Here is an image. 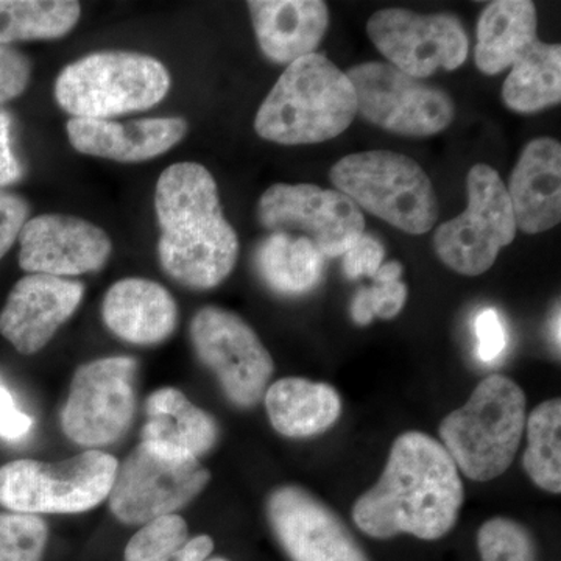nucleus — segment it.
Instances as JSON below:
<instances>
[{
  "label": "nucleus",
  "mask_w": 561,
  "mask_h": 561,
  "mask_svg": "<svg viewBox=\"0 0 561 561\" xmlns=\"http://www.w3.org/2000/svg\"><path fill=\"white\" fill-rule=\"evenodd\" d=\"M463 501L459 468L442 443L405 432L391 445L378 483L354 504L353 519L376 540L398 535L440 540L456 526Z\"/></svg>",
  "instance_id": "1"
},
{
  "label": "nucleus",
  "mask_w": 561,
  "mask_h": 561,
  "mask_svg": "<svg viewBox=\"0 0 561 561\" xmlns=\"http://www.w3.org/2000/svg\"><path fill=\"white\" fill-rule=\"evenodd\" d=\"M161 227L162 268L181 286L208 290L234 271L239 239L221 210L219 190L208 169L179 162L165 169L154 191Z\"/></svg>",
  "instance_id": "2"
},
{
  "label": "nucleus",
  "mask_w": 561,
  "mask_h": 561,
  "mask_svg": "<svg viewBox=\"0 0 561 561\" xmlns=\"http://www.w3.org/2000/svg\"><path fill=\"white\" fill-rule=\"evenodd\" d=\"M357 114L356 92L324 55L290 62L262 102L254 131L283 146H305L337 138Z\"/></svg>",
  "instance_id": "3"
},
{
  "label": "nucleus",
  "mask_w": 561,
  "mask_h": 561,
  "mask_svg": "<svg viewBox=\"0 0 561 561\" xmlns=\"http://www.w3.org/2000/svg\"><path fill=\"white\" fill-rule=\"evenodd\" d=\"M527 398L507 376L491 375L440 424L443 448L468 479L489 482L511 468L526 431Z\"/></svg>",
  "instance_id": "4"
},
{
  "label": "nucleus",
  "mask_w": 561,
  "mask_h": 561,
  "mask_svg": "<svg viewBox=\"0 0 561 561\" xmlns=\"http://www.w3.org/2000/svg\"><path fill=\"white\" fill-rule=\"evenodd\" d=\"M330 179L357 208L408 234H426L438 219V201L427 173L408 154L360 151L332 165Z\"/></svg>",
  "instance_id": "5"
},
{
  "label": "nucleus",
  "mask_w": 561,
  "mask_h": 561,
  "mask_svg": "<svg viewBox=\"0 0 561 561\" xmlns=\"http://www.w3.org/2000/svg\"><path fill=\"white\" fill-rule=\"evenodd\" d=\"M171 90L169 70L157 58L133 51H99L66 66L55 99L73 119H108L149 110Z\"/></svg>",
  "instance_id": "6"
},
{
  "label": "nucleus",
  "mask_w": 561,
  "mask_h": 561,
  "mask_svg": "<svg viewBox=\"0 0 561 561\" xmlns=\"http://www.w3.org/2000/svg\"><path fill=\"white\" fill-rule=\"evenodd\" d=\"M119 461L90 449L46 463L13 460L0 467V505L14 513H81L108 500Z\"/></svg>",
  "instance_id": "7"
},
{
  "label": "nucleus",
  "mask_w": 561,
  "mask_h": 561,
  "mask_svg": "<svg viewBox=\"0 0 561 561\" xmlns=\"http://www.w3.org/2000/svg\"><path fill=\"white\" fill-rule=\"evenodd\" d=\"M209 479L201 460L140 442L117 467L110 508L121 523L144 526L190 504Z\"/></svg>",
  "instance_id": "8"
},
{
  "label": "nucleus",
  "mask_w": 561,
  "mask_h": 561,
  "mask_svg": "<svg viewBox=\"0 0 561 561\" xmlns=\"http://www.w3.org/2000/svg\"><path fill=\"white\" fill-rule=\"evenodd\" d=\"M467 192V209L437 228L434 249L451 271L479 276L489 272L500 251L515 241L518 228L507 187L493 168H471Z\"/></svg>",
  "instance_id": "9"
},
{
  "label": "nucleus",
  "mask_w": 561,
  "mask_h": 561,
  "mask_svg": "<svg viewBox=\"0 0 561 561\" xmlns=\"http://www.w3.org/2000/svg\"><path fill=\"white\" fill-rule=\"evenodd\" d=\"M357 113L394 135L426 138L453 124L456 105L448 92L408 76L389 62H364L346 72Z\"/></svg>",
  "instance_id": "10"
},
{
  "label": "nucleus",
  "mask_w": 561,
  "mask_h": 561,
  "mask_svg": "<svg viewBox=\"0 0 561 561\" xmlns=\"http://www.w3.org/2000/svg\"><path fill=\"white\" fill-rule=\"evenodd\" d=\"M136 371L131 357H106L77 368L61 412L66 437L84 448L119 440L136 412Z\"/></svg>",
  "instance_id": "11"
},
{
  "label": "nucleus",
  "mask_w": 561,
  "mask_h": 561,
  "mask_svg": "<svg viewBox=\"0 0 561 561\" xmlns=\"http://www.w3.org/2000/svg\"><path fill=\"white\" fill-rule=\"evenodd\" d=\"M191 339L198 359L214 373L232 404L250 409L264 398L275 364L245 320L206 306L192 319Z\"/></svg>",
  "instance_id": "12"
},
{
  "label": "nucleus",
  "mask_w": 561,
  "mask_h": 561,
  "mask_svg": "<svg viewBox=\"0 0 561 561\" xmlns=\"http://www.w3.org/2000/svg\"><path fill=\"white\" fill-rule=\"evenodd\" d=\"M262 227L302 236L324 257H341L365 231L362 210L346 195L316 184H273L257 203Z\"/></svg>",
  "instance_id": "13"
},
{
  "label": "nucleus",
  "mask_w": 561,
  "mask_h": 561,
  "mask_svg": "<svg viewBox=\"0 0 561 561\" xmlns=\"http://www.w3.org/2000/svg\"><path fill=\"white\" fill-rule=\"evenodd\" d=\"M367 33L389 65L419 80L460 68L470 50L463 24L453 14L379 10L368 20Z\"/></svg>",
  "instance_id": "14"
},
{
  "label": "nucleus",
  "mask_w": 561,
  "mask_h": 561,
  "mask_svg": "<svg viewBox=\"0 0 561 561\" xmlns=\"http://www.w3.org/2000/svg\"><path fill=\"white\" fill-rule=\"evenodd\" d=\"M267 516L291 561H370L345 523L300 486L273 490Z\"/></svg>",
  "instance_id": "15"
},
{
  "label": "nucleus",
  "mask_w": 561,
  "mask_h": 561,
  "mask_svg": "<svg viewBox=\"0 0 561 561\" xmlns=\"http://www.w3.org/2000/svg\"><path fill=\"white\" fill-rule=\"evenodd\" d=\"M20 243L22 271L58 278L101 271L113 251V242L102 228L62 214H44L25 221Z\"/></svg>",
  "instance_id": "16"
},
{
  "label": "nucleus",
  "mask_w": 561,
  "mask_h": 561,
  "mask_svg": "<svg viewBox=\"0 0 561 561\" xmlns=\"http://www.w3.org/2000/svg\"><path fill=\"white\" fill-rule=\"evenodd\" d=\"M83 284L31 273L18 280L0 312V334L24 356L38 353L79 309Z\"/></svg>",
  "instance_id": "17"
},
{
  "label": "nucleus",
  "mask_w": 561,
  "mask_h": 561,
  "mask_svg": "<svg viewBox=\"0 0 561 561\" xmlns=\"http://www.w3.org/2000/svg\"><path fill=\"white\" fill-rule=\"evenodd\" d=\"M73 149L90 157L119 162H142L160 157L186 136L180 117L131 121L70 119L66 125Z\"/></svg>",
  "instance_id": "18"
},
{
  "label": "nucleus",
  "mask_w": 561,
  "mask_h": 561,
  "mask_svg": "<svg viewBox=\"0 0 561 561\" xmlns=\"http://www.w3.org/2000/svg\"><path fill=\"white\" fill-rule=\"evenodd\" d=\"M516 228L538 234L561 220V146L556 139L531 140L508 183Z\"/></svg>",
  "instance_id": "19"
},
{
  "label": "nucleus",
  "mask_w": 561,
  "mask_h": 561,
  "mask_svg": "<svg viewBox=\"0 0 561 561\" xmlns=\"http://www.w3.org/2000/svg\"><path fill=\"white\" fill-rule=\"evenodd\" d=\"M106 328L124 342L151 346L168 341L179 324L171 291L146 278L117 280L102 302Z\"/></svg>",
  "instance_id": "20"
},
{
  "label": "nucleus",
  "mask_w": 561,
  "mask_h": 561,
  "mask_svg": "<svg viewBox=\"0 0 561 561\" xmlns=\"http://www.w3.org/2000/svg\"><path fill=\"white\" fill-rule=\"evenodd\" d=\"M247 5L262 54L278 65L316 54L330 27V10L321 0H253Z\"/></svg>",
  "instance_id": "21"
},
{
  "label": "nucleus",
  "mask_w": 561,
  "mask_h": 561,
  "mask_svg": "<svg viewBox=\"0 0 561 561\" xmlns=\"http://www.w3.org/2000/svg\"><path fill=\"white\" fill-rule=\"evenodd\" d=\"M142 442L181 456L201 459L219 440V424L208 412L187 400L179 389L153 391L146 404Z\"/></svg>",
  "instance_id": "22"
},
{
  "label": "nucleus",
  "mask_w": 561,
  "mask_h": 561,
  "mask_svg": "<svg viewBox=\"0 0 561 561\" xmlns=\"http://www.w3.org/2000/svg\"><path fill=\"white\" fill-rule=\"evenodd\" d=\"M273 430L284 437L308 438L331 430L342 415L341 394L330 383L284 378L264 394Z\"/></svg>",
  "instance_id": "23"
},
{
  "label": "nucleus",
  "mask_w": 561,
  "mask_h": 561,
  "mask_svg": "<svg viewBox=\"0 0 561 561\" xmlns=\"http://www.w3.org/2000/svg\"><path fill=\"white\" fill-rule=\"evenodd\" d=\"M538 41V18L529 0H497L478 22L476 65L485 76L512 68Z\"/></svg>",
  "instance_id": "24"
},
{
  "label": "nucleus",
  "mask_w": 561,
  "mask_h": 561,
  "mask_svg": "<svg viewBox=\"0 0 561 561\" xmlns=\"http://www.w3.org/2000/svg\"><path fill=\"white\" fill-rule=\"evenodd\" d=\"M327 257L309 239L271 232L257 247L254 265L268 289L283 297H301L319 287Z\"/></svg>",
  "instance_id": "25"
},
{
  "label": "nucleus",
  "mask_w": 561,
  "mask_h": 561,
  "mask_svg": "<svg viewBox=\"0 0 561 561\" xmlns=\"http://www.w3.org/2000/svg\"><path fill=\"white\" fill-rule=\"evenodd\" d=\"M502 101L516 113L530 114L561 101L560 44L538 39L512 66L502 87Z\"/></svg>",
  "instance_id": "26"
},
{
  "label": "nucleus",
  "mask_w": 561,
  "mask_h": 561,
  "mask_svg": "<svg viewBox=\"0 0 561 561\" xmlns=\"http://www.w3.org/2000/svg\"><path fill=\"white\" fill-rule=\"evenodd\" d=\"M80 14V3L70 0H0V46L61 38L76 27Z\"/></svg>",
  "instance_id": "27"
},
{
  "label": "nucleus",
  "mask_w": 561,
  "mask_h": 561,
  "mask_svg": "<svg viewBox=\"0 0 561 561\" xmlns=\"http://www.w3.org/2000/svg\"><path fill=\"white\" fill-rule=\"evenodd\" d=\"M213 551V538H191L186 522L173 513L144 524L128 541L125 561H206Z\"/></svg>",
  "instance_id": "28"
},
{
  "label": "nucleus",
  "mask_w": 561,
  "mask_h": 561,
  "mask_svg": "<svg viewBox=\"0 0 561 561\" xmlns=\"http://www.w3.org/2000/svg\"><path fill=\"white\" fill-rule=\"evenodd\" d=\"M527 449L523 465L535 485L552 494L561 491V401L542 402L526 420Z\"/></svg>",
  "instance_id": "29"
},
{
  "label": "nucleus",
  "mask_w": 561,
  "mask_h": 561,
  "mask_svg": "<svg viewBox=\"0 0 561 561\" xmlns=\"http://www.w3.org/2000/svg\"><path fill=\"white\" fill-rule=\"evenodd\" d=\"M49 529L38 515L0 513V561H41Z\"/></svg>",
  "instance_id": "30"
},
{
  "label": "nucleus",
  "mask_w": 561,
  "mask_h": 561,
  "mask_svg": "<svg viewBox=\"0 0 561 561\" xmlns=\"http://www.w3.org/2000/svg\"><path fill=\"white\" fill-rule=\"evenodd\" d=\"M481 561H537L530 531L511 518H491L478 531Z\"/></svg>",
  "instance_id": "31"
},
{
  "label": "nucleus",
  "mask_w": 561,
  "mask_h": 561,
  "mask_svg": "<svg viewBox=\"0 0 561 561\" xmlns=\"http://www.w3.org/2000/svg\"><path fill=\"white\" fill-rule=\"evenodd\" d=\"M371 287H362L351 301V317L359 327H367L373 320L394 319L408 301V286L401 279H373Z\"/></svg>",
  "instance_id": "32"
},
{
  "label": "nucleus",
  "mask_w": 561,
  "mask_h": 561,
  "mask_svg": "<svg viewBox=\"0 0 561 561\" xmlns=\"http://www.w3.org/2000/svg\"><path fill=\"white\" fill-rule=\"evenodd\" d=\"M32 66L22 51L0 46V105L20 98L27 90Z\"/></svg>",
  "instance_id": "33"
},
{
  "label": "nucleus",
  "mask_w": 561,
  "mask_h": 561,
  "mask_svg": "<svg viewBox=\"0 0 561 561\" xmlns=\"http://www.w3.org/2000/svg\"><path fill=\"white\" fill-rule=\"evenodd\" d=\"M383 254L382 243L364 232L359 241L343 254V273L348 279L373 278L383 264Z\"/></svg>",
  "instance_id": "34"
},
{
  "label": "nucleus",
  "mask_w": 561,
  "mask_h": 561,
  "mask_svg": "<svg viewBox=\"0 0 561 561\" xmlns=\"http://www.w3.org/2000/svg\"><path fill=\"white\" fill-rule=\"evenodd\" d=\"M31 206L16 194L0 191V260L20 239L22 227L28 220Z\"/></svg>",
  "instance_id": "35"
},
{
  "label": "nucleus",
  "mask_w": 561,
  "mask_h": 561,
  "mask_svg": "<svg viewBox=\"0 0 561 561\" xmlns=\"http://www.w3.org/2000/svg\"><path fill=\"white\" fill-rule=\"evenodd\" d=\"M478 337V356L483 362L500 359L507 348V331L502 323L500 313L494 309H483L474 323Z\"/></svg>",
  "instance_id": "36"
},
{
  "label": "nucleus",
  "mask_w": 561,
  "mask_h": 561,
  "mask_svg": "<svg viewBox=\"0 0 561 561\" xmlns=\"http://www.w3.org/2000/svg\"><path fill=\"white\" fill-rule=\"evenodd\" d=\"M33 420L18 408L13 394L0 381V437L18 442L32 431Z\"/></svg>",
  "instance_id": "37"
},
{
  "label": "nucleus",
  "mask_w": 561,
  "mask_h": 561,
  "mask_svg": "<svg viewBox=\"0 0 561 561\" xmlns=\"http://www.w3.org/2000/svg\"><path fill=\"white\" fill-rule=\"evenodd\" d=\"M24 175L20 160L11 146V117L0 111V187L16 183Z\"/></svg>",
  "instance_id": "38"
},
{
  "label": "nucleus",
  "mask_w": 561,
  "mask_h": 561,
  "mask_svg": "<svg viewBox=\"0 0 561 561\" xmlns=\"http://www.w3.org/2000/svg\"><path fill=\"white\" fill-rule=\"evenodd\" d=\"M560 302H557L548 323L549 341H551L553 348H557V354H560Z\"/></svg>",
  "instance_id": "39"
},
{
  "label": "nucleus",
  "mask_w": 561,
  "mask_h": 561,
  "mask_svg": "<svg viewBox=\"0 0 561 561\" xmlns=\"http://www.w3.org/2000/svg\"><path fill=\"white\" fill-rule=\"evenodd\" d=\"M402 276V265L398 261H390L387 264H382L381 268L376 272V275L373 276V279H381V280H397L401 279Z\"/></svg>",
  "instance_id": "40"
},
{
  "label": "nucleus",
  "mask_w": 561,
  "mask_h": 561,
  "mask_svg": "<svg viewBox=\"0 0 561 561\" xmlns=\"http://www.w3.org/2000/svg\"><path fill=\"white\" fill-rule=\"evenodd\" d=\"M206 561H228V560L221 559V557H217V559H210V560H206Z\"/></svg>",
  "instance_id": "41"
}]
</instances>
